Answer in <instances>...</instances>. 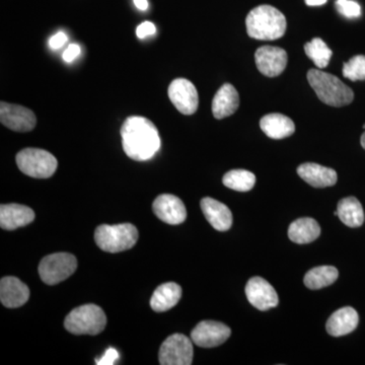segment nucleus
Segmentation results:
<instances>
[{"instance_id": "1", "label": "nucleus", "mask_w": 365, "mask_h": 365, "mask_svg": "<svg viewBox=\"0 0 365 365\" xmlns=\"http://www.w3.org/2000/svg\"><path fill=\"white\" fill-rule=\"evenodd\" d=\"M121 137L124 153L137 162L150 160L160 148L158 128L148 118H127L121 127Z\"/></svg>"}, {"instance_id": "2", "label": "nucleus", "mask_w": 365, "mask_h": 365, "mask_svg": "<svg viewBox=\"0 0 365 365\" xmlns=\"http://www.w3.org/2000/svg\"><path fill=\"white\" fill-rule=\"evenodd\" d=\"M247 32L257 40L273 41L279 39L287 31L284 14L271 6H260L252 9L247 16Z\"/></svg>"}, {"instance_id": "3", "label": "nucleus", "mask_w": 365, "mask_h": 365, "mask_svg": "<svg viewBox=\"0 0 365 365\" xmlns=\"http://www.w3.org/2000/svg\"><path fill=\"white\" fill-rule=\"evenodd\" d=\"M307 81L319 100L327 105L343 107L349 105L354 98V93L349 86L343 83L337 76L321 69H311L307 72Z\"/></svg>"}, {"instance_id": "4", "label": "nucleus", "mask_w": 365, "mask_h": 365, "mask_svg": "<svg viewBox=\"0 0 365 365\" xmlns=\"http://www.w3.org/2000/svg\"><path fill=\"white\" fill-rule=\"evenodd\" d=\"M138 240V230L131 223L108 225L97 227L95 241L98 248L107 253H120L135 246Z\"/></svg>"}, {"instance_id": "5", "label": "nucleus", "mask_w": 365, "mask_h": 365, "mask_svg": "<svg viewBox=\"0 0 365 365\" xmlns=\"http://www.w3.org/2000/svg\"><path fill=\"white\" fill-rule=\"evenodd\" d=\"M107 317L96 304H83L67 314L64 327L73 335H98L105 330Z\"/></svg>"}, {"instance_id": "6", "label": "nucleus", "mask_w": 365, "mask_h": 365, "mask_svg": "<svg viewBox=\"0 0 365 365\" xmlns=\"http://www.w3.org/2000/svg\"><path fill=\"white\" fill-rule=\"evenodd\" d=\"M16 165L21 173L36 179H48L56 172V158L40 148H25L16 155Z\"/></svg>"}, {"instance_id": "7", "label": "nucleus", "mask_w": 365, "mask_h": 365, "mask_svg": "<svg viewBox=\"0 0 365 365\" xmlns=\"http://www.w3.org/2000/svg\"><path fill=\"white\" fill-rule=\"evenodd\" d=\"M78 268V260L72 254L56 253L48 255L39 265V275L43 282L56 285L71 277Z\"/></svg>"}, {"instance_id": "8", "label": "nucleus", "mask_w": 365, "mask_h": 365, "mask_svg": "<svg viewBox=\"0 0 365 365\" xmlns=\"http://www.w3.org/2000/svg\"><path fill=\"white\" fill-rule=\"evenodd\" d=\"M158 360L162 365H190L193 361V345L182 334H174L160 346Z\"/></svg>"}, {"instance_id": "9", "label": "nucleus", "mask_w": 365, "mask_h": 365, "mask_svg": "<svg viewBox=\"0 0 365 365\" xmlns=\"http://www.w3.org/2000/svg\"><path fill=\"white\" fill-rule=\"evenodd\" d=\"M168 93L170 102L182 114L192 115L198 109V91L188 79L177 78L173 81Z\"/></svg>"}, {"instance_id": "10", "label": "nucleus", "mask_w": 365, "mask_h": 365, "mask_svg": "<svg viewBox=\"0 0 365 365\" xmlns=\"http://www.w3.org/2000/svg\"><path fill=\"white\" fill-rule=\"evenodd\" d=\"M0 121L1 124L16 132L32 131L37 124V118L32 110L23 106L9 104L1 102L0 104Z\"/></svg>"}, {"instance_id": "11", "label": "nucleus", "mask_w": 365, "mask_h": 365, "mask_svg": "<svg viewBox=\"0 0 365 365\" xmlns=\"http://www.w3.org/2000/svg\"><path fill=\"white\" fill-rule=\"evenodd\" d=\"M230 327L215 321L200 322L191 332V339L199 347L212 348L223 344L230 337Z\"/></svg>"}, {"instance_id": "12", "label": "nucleus", "mask_w": 365, "mask_h": 365, "mask_svg": "<svg viewBox=\"0 0 365 365\" xmlns=\"http://www.w3.org/2000/svg\"><path fill=\"white\" fill-rule=\"evenodd\" d=\"M287 53L274 46H263L255 53V61L259 71L268 78H275L284 71L287 66Z\"/></svg>"}, {"instance_id": "13", "label": "nucleus", "mask_w": 365, "mask_h": 365, "mask_svg": "<svg viewBox=\"0 0 365 365\" xmlns=\"http://www.w3.org/2000/svg\"><path fill=\"white\" fill-rule=\"evenodd\" d=\"M246 295L250 304L259 311L265 312L277 307L278 295L272 285L261 277H253L246 285Z\"/></svg>"}, {"instance_id": "14", "label": "nucleus", "mask_w": 365, "mask_h": 365, "mask_svg": "<svg viewBox=\"0 0 365 365\" xmlns=\"http://www.w3.org/2000/svg\"><path fill=\"white\" fill-rule=\"evenodd\" d=\"M153 210L158 220L168 225H181L187 218V210L179 197L163 194L157 197L153 204Z\"/></svg>"}, {"instance_id": "15", "label": "nucleus", "mask_w": 365, "mask_h": 365, "mask_svg": "<svg viewBox=\"0 0 365 365\" xmlns=\"http://www.w3.org/2000/svg\"><path fill=\"white\" fill-rule=\"evenodd\" d=\"M30 299V289L19 278L7 276L0 281V300L9 309L23 307Z\"/></svg>"}, {"instance_id": "16", "label": "nucleus", "mask_w": 365, "mask_h": 365, "mask_svg": "<svg viewBox=\"0 0 365 365\" xmlns=\"http://www.w3.org/2000/svg\"><path fill=\"white\" fill-rule=\"evenodd\" d=\"M201 209L207 222L218 232H227L232 225V211L225 204L205 197L201 200Z\"/></svg>"}, {"instance_id": "17", "label": "nucleus", "mask_w": 365, "mask_h": 365, "mask_svg": "<svg viewBox=\"0 0 365 365\" xmlns=\"http://www.w3.org/2000/svg\"><path fill=\"white\" fill-rule=\"evenodd\" d=\"M35 220V212L28 206L6 204L0 206V227L2 230H14L26 227Z\"/></svg>"}, {"instance_id": "18", "label": "nucleus", "mask_w": 365, "mask_h": 365, "mask_svg": "<svg viewBox=\"0 0 365 365\" xmlns=\"http://www.w3.org/2000/svg\"><path fill=\"white\" fill-rule=\"evenodd\" d=\"M297 174L307 184L314 188H326L337 182V173L330 168L323 167L318 163H302L297 168Z\"/></svg>"}, {"instance_id": "19", "label": "nucleus", "mask_w": 365, "mask_h": 365, "mask_svg": "<svg viewBox=\"0 0 365 365\" xmlns=\"http://www.w3.org/2000/svg\"><path fill=\"white\" fill-rule=\"evenodd\" d=\"M359 314L353 307H342L329 318L326 325L327 332L333 337H341L353 332L359 326Z\"/></svg>"}, {"instance_id": "20", "label": "nucleus", "mask_w": 365, "mask_h": 365, "mask_svg": "<svg viewBox=\"0 0 365 365\" xmlns=\"http://www.w3.org/2000/svg\"><path fill=\"white\" fill-rule=\"evenodd\" d=\"M240 106V97L234 86L225 83L217 91L212 102L213 116L216 119H223L237 111Z\"/></svg>"}, {"instance_id": "21", "label": "nucleus", "mask_w": 365, "mask_h": 365, "mask_svg": "<svg viewBox=\"0 0 365 365\" xmlns=\"http://www.w3.org/2000/svg\"><path fill=\"white\" fill-rule=\"evenodd\" d=\"M182 297V288L175 282L163 283L153 292L150 307L157 313H163L176 307Z\"/></svg>"}, {"instance_id": "22", "label": "nucleus", "mask_w": 365, "mask_h": 365, "mask_svg": "<svg viewBox=\"0 0 365 365\" xmlns=\"http://www.w3.org/2000/svg\"><path fill=\"white\" fill-rule=\"evenodd\" d=\"M262 131L272 139H283L294 133L295 126L290 118L282 114H269L262 118Z\"/></svg>"}, {"instance_id": "23", "label": "nucleus", "mask_w": 365, "mask_h": 365, "mask_svg": "<svg viewBox=\"0 0 365 365\" xmlns=\"http://www.w3.org/2000/svg\"><path fill=\"white\" fill-rule=\"evenodd\" d=\"M321 235V227L314 218L302 217L295 220L288 228V237L295 244L304 245L316 241Z\"/></svg>"}, {"instance_id": "24", "label": "nucleus", "mask_w": 365, "mask_h": 365, "mask_svg": "<svg viewBox=\"0 0 365 365\" xmlns=\"http://www.w3.org/2000/svg\"><path fill=\"white\" fill-rule=\"evenodd\" d=\"M341 222L349 227H359L364 222V211L361 203L355 197H347L339 201L337 206Z\"/></svg>"}, {"instance_id": "25", "label": "nucleus", "mask_w": 365, "mask_h": 365, "mask_svg": "<svg viewBox=\"0 0 365 365\" xmlns=\"http://www.w3.org/2000/svg\"><path fill=\"white\" fill-rule=\"evenodd\" d=\"M339 277L337 268L333 266H319L311 269L304 276V285L309 289L317 290L330 287Z\"/></svg>"}, {"instance_id": "26", "label": "nucleus", "mask_w": 365, "mask_h": 365, "mask_svg": "<svg viewBox=\"0 0 365 365\" xmlns=\"http://www.w3.org/2000/svg\"><path fill=\"white\" fill-rule=\"evenodd\" d=\"M223 185L227 188L239 192H248L256 184V176L246 170H232L227 173L222 179Z\"/></svg>"}, {"instance_id": "27", "label": "nucleus", "mask_w": 365, "mask_h": 365, "mask_svg": "<svg viewBox=\"0 0 365 365\" xmlns=\"http://www.w3.org/2000/svg\"><path fill=\"white\" fill-rule=\"evenodd\" d=\"M304 51L312 61L319 69L325 68L330 63L332 50L319 38H314L304 45Z\"/></svg>"}, {"instance_id": "28", "label": "nucleus", "mask_w": 365, "mask_h": 365, "mask_svg": "<svg viewBox=\"0 0 365 365\" xmlns=\"http://www.w3.org/2000/svg\"><path fill=\"white\" fill-rule=\"evenodd\" d=\"M343 76L351 81H365V56L357 55L344 63Z\"/></svg>"}, {"instance_id": "29", "label": "nucleus", "mask_w": 365, "mask_h": 365, "mask_svg": "<svg viewBox=\"0 0 365 365\" xmlns=\"http://www.w3.org/2000/svg\"><path fill=\"white\" fill-rule=\"evenodd\" d=\"M338 13L347 19H357L361 16V6L354 0H337L336 1Z\"/></svg>"}, {"instance_id": "30", "label": "nucleus", "mask_w": 365, "mask_h": 365, "mask_svg": "<svg viewBox=\"0 0 365 365\" xmlns=\"http://www.w3.org/2000/svg\"><path fill=\"white\" fill-rule=\"evenodd\" d=\"M119 359V352L114 348H109L101 359L96 360L98 365H112Z\"/></svg>"}, {"instance_id": "31", "label": "nucleus", "mask_w": 365, "mask_h": 365, "mask_svg": "<svg viewBox=\"0 0 365 365\" xmlns=\"http://www.w3.org/2000/svg\"><path fill=\"white\" fill-rule=\"evenodd\" d=\"M157 32V29H155V26L153 25L150 21H144V23L141 24V25L138 26L136 30V35L139 39H144V38L148 37V36L153 35Z\"/></svg>"}, {"instance_id": "32", "label": "nucleus", "mask_w": 365, "mask_h": 365, "mask_svg": "<svg viewBox=\"0 0 365 365\" xmlns=\"http://www.w3.org/2000/svg\"><path fill=\"white\" fill-rule=\"evenodd\" d=\"M67 40L68 39H67L66 34L62 32L56 34V35L53 36L51 39H50V47L55 50L60 49V48L63 47V46L66 45Z\"/></svg>"}, {"instance_id": "33", "label": "nucleus", "mask_w": 365, "mask_h": 365, "mask_svg": "<svg viewBox=\"0 0 365 365\" xmlns=\"http://www.w3.org/2000/svg\"><path fill=\"white\" fill-rule=\"evenodd\" d=\"M81 53V47L78 44H71L67 47V49L63 53V59L66 62H72Z\"/></svg>"}, {"instance_id": "34", "label": "nucleus", "mask_w": 365, "mask_h": 365, "mask_svg": "<svg viewBox=\"0 0 365 365\" xmlns=\"http://www.w3.org/2000/svg\"><path fill=\"white\" fill-rule=\"evenodd\" d=\"M133 1L139 11H146L148 9V0H133Z\"/></svg>"}, {"instance_id": "35", "label": "nucleus", "mask_w": 365, "mask_h": 365, "mask_svg": "<svg viewBox=\"0 0 365 365\" xmlns=\"http://www.w3.org/2000/svg\"><path fill=\"white\" fill-rule=\"evenodd\" d=\"M328 0H306V4L309 6H324Z\"/></svg>"}, {"instance_id": "36", "label": "nucleus", "mask_w": 365, "mask_h": 365, "mask_svg": "<svg viewBox=\"0 0 365 365\" xmlns=\"http://www.w3.org/2000/svg\"><path fill=\"white\" fill-rule=\"evenodd\" d=\"M360 143H361L362 148H364L365 150V132L364 134H362L361 140H360Z\"/></svg>"}, {"instance_id": "37", "label": "nucleus", "mask_w": 365, "mask_h": 365, "mask_svg": "<svg viewBox=\"0 0 365 365\" xmlns=\"http://www.w3.org/2000/svg\"><path fill=\"white\" fill-rule=\"evenodd\" d=\"M364 129H365V124L364 125Z\"/></svg>"}]
</instances>
